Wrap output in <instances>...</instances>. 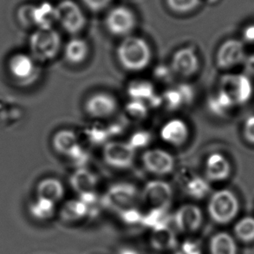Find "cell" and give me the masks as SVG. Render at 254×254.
Instances as JSON below:
<instances>
[{"label":"cell","mask_w":254,"mask_h":254,"mask_svg":"<svg viewBox=\"0 0 254 254\" xmlns=\"http://www.w3.org/2000/svg\"><path fill=\"white\" fill-rule=\"evenodd\" d=\"M120 65L128 72H141L150 65L153 59L151 47L144 38L127 36L117 49Z\"/></svg>","instance_id":"obj_1"},{"label":"cell","mask_w":254,"mask_h":254,"mask_svg":"<svg viewBox=\"0 0 254 254\" xmlns=\"http://www.w3.org/2000/svg\"><path fill=\"white\" fill-rule=\"evenodd\" d=\"M61 47V36L53 28L37 29L30 38V55L38 64H46L54 60Z\"/></svg>","instance_id":"obj_2"},{"label":"cell","mask_w":254,"mask_h":254,"mask_svg":"<svg viewBox=\"0 0 254 254\" xmlns=\"http://www.w3.org/2000/svg\"><path fill=\"white\" fill-rule=\"evenodd\" d=\"M240 204L237 197L230 190L222 189L213 192L207 204L210 218L217 224L230 223L237 216Z\"/></svg>","instance_id":"obj_3"},{"label":"cell","mask_w":254,"mask_h":254,"mask_svg":"<svg viewBox=\"0 0 254 254\" xmlns=\"http://www.w3.org/2000/svg\"><path fill=\"white\" fill-rule=\"evenodd\" d=\"M174 199L171 185L162 180L147 182L141 193V202L148 211H168Z\"/></svg>","instance_id":"obj_4"},{"label":"cell","mask_w":254,"mask_h":254,"mask_svg":"<svg viewBox=\"0 0 254 254\" xmlns=\"http://www.w3.org/2000/svg\"><path fill=\"white\" fill-rule=\"evenodd\" d=\"M8 69L14 82L23 87L32 85L41 74L39 64L30 54L24 53L12 56L8 62Z\"/></svg>","instance_id":"obj_5"},{"label":"cell","mask_w":254,"mask_h":254,"mask_svg":"<svg viewBox=\"0 0 254 254\" xmlns=\"http://www.w3.org/2000/svg\"><path fill=\"white\" fill-rule=\"evenodd\" d=\"M252 92V84L247 76L227 74L220 80L218 93L233 107L247 103L251 97Z\"/></svg>","instance_id":"obj_6"},{"label":"cell","mask_w":254,"mask_h":254,"mask_svg":"<svg viewBox=\"0 0 254 254\" xmlns=\"http://www.w3.org/2000/svg\"><path fill=\"white\" fill-rule=\"evenodd\" d=\"M139 199L137 189L129 183L111 186L103 196V202L109 209L118 213L134 207Z\"/></svg>","instance_id":"obj_7"},{"label":"cell","mask_w":254,"mask_h":254,"mask_svg":"<svg viewBox=\"0 0 254 254\" xmlns=\"http://www.w3.org/2000/svg\"><path fill=\"white\" fill-rule=\"evenodd\" d=\"M103 158L112 169H130L135 159V150L127 141H109L103 145Z\"/></svg>","instance_id":"obj_8"},{"label":"cell","mask_w":254,"mask_h":254,"mask_svg":"<svg viewBox=\"0 0 254 254\" xmlns=\"http://www.w3.org/2000/svg\"><path fill=\"white\" fill-rule=\"evenodd\" d=\"M58 22L71 35L78 34L85 27L86 17L79 5L72 0H63L56 5Z\"/></svg>","instance_id":"obj_9"},{"label":"cell","mask_w":254,"mask_h":254,"mask_svg":"<svg viewBox=\"0 0 254 254\" xmlns=\"http://www.w3.org/2000/svg\"><path fill=\"white\" fill-rule=\"evenodd\" d=\"M104 23L110 34L126 38L130 36L132 31H134L136 18L129 8L119 5L114 7L109 11Z\"/></svg>","instance_id":"obj_10"},{"label":"cell","mask_w":254,"mask_h":254,"mask_svg":"<svg viewBox=\"0 0 254 254\" xmlns=\"http://www.w3.org/2000/svg\"><path fill=\"white\" fill-rule=\"evenodd\" d=\"M141 162L148 173L156 176L169 175L175 169L174 155L163 148H148L141 156Z\"/></svg>","instance_id":"obj_11"},{"label":"cell","mask_w":254,"mask_h":254,"mask_svg":"<svg viewBox=\"0 0 254 254\" xmlns=\"http://www.w3.org/2000/svg\"><path fill=\"white\" fill-rule=\"evenodd\" d=\"M199 56L195 49L190 46L182 47L175 51L169 64L172 72L183 78L195 76L199 71Z\"/></svg>","instance_id":"obj_12"},{"label":"cell","mask_w":254,"mask_h":254,"mask_svg":"<svg viewBox=\"0 0 254 254\" xmlns=\"http://www.w3.org/2000/svg\"><path fill=\"white\" fill-rule=\"evenodd\" d=\"M118 110V102L110 93L96 92L89 96L84 103L85 113L90 118L104 120L113 117Z\"/></svg>","instance_id":"obj_13"},{"label":"cell","mask_w":254,"mask_h":254,"mask_svg":"<svg viewBox=\"0 0 254 254\" xmlns=\"http://www.w3.org/2000/svg\"><path fill=\"white\" fill-rule=\"evenodd\" d=\"M159 134L166 144L180 148L189 141L190 128L185 120L175 117L169 119L162 125Z\"/></svg>","instance_id":"obj_14"},{"label":"cell","mask_w":254,"mask_h":254,"mask_svg":"<svg viewBox=\"0 0 254 254\" xmlns=\"http://www.w3.org/2000/svg\"><path fill=\"white\" fill-rule=\"evenodd\" d=\"M173 220L180 232L186 234L194 233L202 225V211L194 204H185L179 207L174 214Z\"/></svg>","instance_id":"obj_15"},{"label":"cell","mask_w":254,"mask_h":254,"mask_svg":"<svg viewBox=\"0 0 254 254\" xmlns=\"http://www.w3.org/2000/svg\"><path fill=\"white\" fill-rule=\"evenodd\" d=\"M177 180L186 194L192 199H201L209 193V182L191 169H182Z\"/></svg>","instance_id":"obj_16"},{"label":"cell","mask_w":254,"mask_h":254,"mask_svg":"<svg viewBox=\"0 0 254 254\" xmlns=\"http://www.w3.org/2000/svg\"><path fill=\"white\" fill-rule=\"evenodd\" d=\"M244 57L243 44L236 39H229L224 42L217 52V66L220 69H230L239 64Z\"/></svg>","instance_id":"obj_17"},{"label":"cell","mask_w":254,"mask_h":254,"mask_svg":"<svg viewBox=\"0 0 254 254\" xmlns=\"http://www.w3.org/2000/svg\"><path fill=\"white\" fill-rule=\"evenodd\" d=\"M230 175V162L222 154L213 153L207 156L205 162V178L208 182H223Z\"/></svg>","instance_id":"obj_18"},{"label":"cell","mask_w":254,"mask_h":254,"mask_svg":"<svg viewBox=\"0 0 254 254\" xmlns=\"http://www.w3.org/2000/svg\"><path fill=\"white\" fill-rule=\"evenodd\" d=\"M162 105L164 104L169 110H178L185 105H189L193 100V90L187 84H180L166 90L162 96Z\"/></svg>","instance_id":"obj_19"},{"label":"cell","mask_w":254,"mask_h":254,"mask_svg":"<svg viewBox=\"0 0 254 254\" xmlns=\"http://www.w3.org/2000/svg\"><path fill=\"white\" fill-rule=\"evenodd\" d=\"M69 183L74 191H76L79 196L84 195L96 192V187L98 185V177L85 167L77 168L71 174Z\"/></svg>","instance_id":"obj_20"},{"label":"cell","mask_w":254,"mask_h":254,"mask_svg":"<svg viewBox=\"0 0 254 254\" xmlns=\"http://www.w3.org/2000/svg\"><path fill=\"white\" fill-rule=\"evenodd\" d=\"M80 145L78 135L70 129L58 131L52 138V146L55 151L68 158Z\"/></svg>","instance_id":"obj_21"},{"label":"cell","mask_w":254,"mask_h":254,"mask_svg":"<svg viewBox=\"0 0 254 254\" xmlns=\"http://www.w3.org/2000/svg\"><path fill=\"white\" fill-rule=\"evenodd\" d=\"M65 193L64 186L59 179L49 177L42 180L37 187V197L59 203Z\"/></svg>","instance_id":"obj_22"},{"label":"cell","mask_w":254,"mask_h":254,"mask_svg":"<svg viewBox=\"0 0 254 254\" xmlns=\"http://www.w3.org/2000/svg\"><path fill=\"white\" fill-rule=\"evenodd\" d=\"M89 47L88 43L80 38H73L67 42L64 47V59L69 64L78 65L88 59Z\"/></svg>","instance_id":"obj_23"},{"label":"cell","mask_w":254,"mask_h":254,"mask_svg":"<svg viewBox=\"0 0 254 254\" xmlns=\"http://www.w3.org/2000/svg\"><path fill=\"white\" fill-rule=\"evenodd\" d=\"M56 22H58L56 5L46 1L35 4L34 26L37 29H51Z\"/></svg>","instance_id":"obj_24"},{"label":"cell","mask_w":254,"mask_h":254,"mask_svg":"<svg viewBox=\"0 0 254 254\" xmlns=\"http://www.w3.org/2000/svg\"><path fill=\"white\" fill-rule=\"evenodd\" d=\"M89 206L82 199H70L63 205L60 210V217L67 222H74L87 216Z\"/></svg>","instance_id":"obj_25"},{"label":"cell","mask_w":254,"mask_h":254,"mask_svg":"<svg viewBox=\"0 0 254 254\" xmlns=\"http://www.w3.org/2000/svg\"><path fill=\"white\" fill-rule=\"evenodd\" d=\"M127 94L130 100H138L148 104L155 96L154 84L148 80H134L127 85Z\"/></svg>","instance_id":"obj_26"},{"label":"cell","mask_w":254,"mask_h":254,"mask_svg":"<svg viewBox=\"0 0 254 254\" xmlns=\"http://www.w3.org/2000/svg\"><path fill=\"white\" fill-rule=\"evenodd\" d=\"M57 204L48 199L36 197L29 205V213L32 219L38 221H47L52 219L56 213Z\"/></svg>","instance_id":"obj_27"},{"label":"cell","mask_w":254,"mask_h":254,"mask_svg":"<svg viewBox=\"0 0 254 254\" xmlns=\"http://www.w3.org/2000/svg\"><path fill=\"white\" fill-rule=\"evenodd\" d=\"M210 254H237V246L234 238L227 233H219L212 237Z\"/></svg>","instance_id":"obj_28"},{"label":"cell","mask_w":254,"mask_h":254,"mask_svg":"<svg viewBox=\"0 0 254 254\" xmlns=\"http://www.w3.org/2000/svg\"><path fill=\"white\" fill-rule=\"evenodd\" d=\"M151 243L157 250L171 249L176 244L175 233L167 226L155 228L152 234Z\"/></svg>","instance_id":"obj_29"},{"label":"cell","mask_w":254,"mask_h":254,"mask_svg":"<svg viewBox=\"0 0 254 254\" xmlns=\"http://www.w3.org/2000/svg\"><path fill=\"white\" fill-rule=\"evenodd\" d=\"M148 104L138 100H130L125 105V114L129 120L137 122L145 120L148 117Z\"/></svg>","instance_id":"obj_30"},{"label":"cell","mask_w":254,"mask_h":254,"mask_svg":"<svg viewBox=\"0 0 254 254\" xmlns=\"http://www.w3.org/2000/svg\"><path fill=\"white\" fill-rule=\"evenodd\" d=\"M234 234L240 241L252 242L254 241V218L246 217L234 227Z\"/></svg>","instance_id":"obj_31"},{"label":"cell","mask_w":254,"mask_h":254,"mask_svg":"<svg viewBox=\"0 0 254 254\" xmlns=\"http://www.w3.org/2000/svg\"><path fill=\"white\" fill-rule=\"evenodd\" d=\"M85 134L88 141L92 144H105L110 136L108 127L101 125H92L85 129Z\"/></svg>","instance_id":"obj_32"},{"label":"cell","mask_w":254,"mask_h":254,"mask_svg":"<svg viewBox=\"0 0 254 254\" xmlns=\"http://www.w3.org/2000/svg\"><path fill=\"white\" fill-rule=\"evenodd\" d=\"M169 9L180 14L191 12L200 4V0H166Z\"/></svg>","instance_id":"obj_33"},{"label":"cell","mask_w":254,"mask_h":254,"mask_svg":"<svg viewBox=\"0 0 254 254\" xmlns=\"http://www.w3.org/2000/svg\"><path fill=\"white\" fill-rule=\"evenodd\" d=\"M35 4L26 3L21 5L17 11V18L22 26L32 27L34 26Z\"/></svg>","instance_id":"obj_34"},{"label":"cell","mask_w":254,"mask_h":254,"mask_svg":"<svg viewBox=\"0 0 254 254\" xmlns=\"http://www.w3.org/2000/svg\"><path fill=\"white\" fill-rule=\"evenodd\" d=\"M152 141L150 132L147 130H138L131 134L127 142L136 151L137 149L147 148Z\"/></svg>","instance_id":"obj_35"},{"label":"cell","mask_w":254,"mask_h":254,"mask_svg":"<svg viewBox=\"0 0 254 254\" xmlns=\"http://www.w3.org/2000/svg\"><path fill=\"white\" fill-rule=\"evenodd\" d=\"M112 0H82L85 6L92 11H100L110 4Z\"/></svg>","instance_id":"obj_36"},{"label":"cell","mask_w":254,"mask_h":254,"mask_svg":"<svg viewBox=\"0 0 254 254\" xmlns=\"http://www.w3.org/2000/svg\"><path fill=\"white\" fill-rule=\"evenodd\" d=\"M245 137L252 143H254V117H249L244 127Z\"/></svg>","instance_id":"obj_37"},{"label":"cell","mask_w":254,"mask_h":254,"mask_svg":"<svg viewBox=\"0 0 254 254\" xmlns=\"http://www.w3.org/2000/svg\"><path fill=\"white\" fill-rule=\"evenodd\" d=\"M243 36H244L245 40H247L250 43H254V24L249 25L248 27L246 28L243 32Z\"/></svg>","instance_id":"obj_38"},{"label":"cell","mask_w":254,"mask_h":254,"mask_svg":"<svg viewBox=\"0 0 254 254\" xmlns=\"http://www.w3.org/2000/svg\"><path fill=\"white\" fill-rule=\"evenodd\" d=\"M210 2H212V3H213V2H216L217 0H209Z\"/></svg>","instance_id":"obj_39"}]
</instances>
